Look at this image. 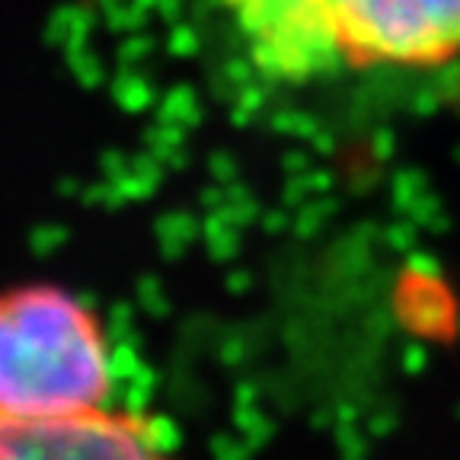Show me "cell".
<instances>
[{
	"instance_id": "6da1fadb",
	"label": "cell",
	"mask_w": 460,
	"mask_h": 460,
	"mask_svg": "<svg viewBox=\"0 0 460 460\" xmlns=\"http://www.w3.org/2000/svg\"><path fill=\"white\" fill-rule=\"evenodd\" d=\"M252 65L275 80L460 58V0H221Z\"/></svg>"
},
{
	"instance_id": "7a4b0ae2",
	"label": "cell",
	"mask_w": 460,
	"mask_h": 460,
	"mask_svg": "<svg viewBox=\"0 0 460 460\" xmlns=\"http://www.w3.org/2000/svg\"><path fill=\"white\" fill-rule=\"evenodd\" d=\"M112 349L96 307L51 281L0 291V422H55L109 406Z\"/></svg>"
},
{
	"instance_id": "3957f363",
	"label": "cell",
	"mask_w": 460,
	"mask_h": 460,
	"mask_svg": "<svg viewBox=\"0 0 460 460\" xmlns=\"http://www.w3.org/2000/svg\"><path fill=\"white\" fill-rule=\"evenodd\" d=\"M0 460H172L154 422L122 410L55 422H0Z\"/></svg>"
}]
</instances>
